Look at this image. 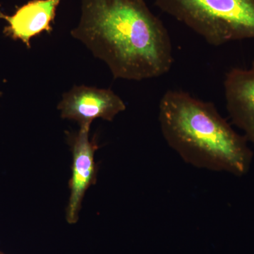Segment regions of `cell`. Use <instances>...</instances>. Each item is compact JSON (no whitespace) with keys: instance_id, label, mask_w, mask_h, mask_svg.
I'll list each match as a JSON object with an SVG mask.
<instances>
[{"instance_id":"cell-8","label":"cell","mask_w":254,"mask_h":254,"mask_svg":"<svg viewBox=\"0 0 254 254\" xmlns=\"http://www.w3.org/2000/svg\"><path fill=\"white\" fill-rule=\"evenodd\" d=\"M1 95H2V93H1V91H0V98H1Z\"/></svg>"},{"instance_id":"cell-9","label":"cell","mask_w":254,"mask_h":254,"mask_svg":"<svg viewBox=\"0 0 254 254\" xmlns=\"http://www.w3.org/2000/svg\"><path fill=\"white\" fill-rule=\"evenodd\" d=\"M0 254H5L4 253H3L2 252H1V250H0Z\"/></svg>"},{"instance_id":"cell-4","label":"cell","mask_w":254,"mask_h":254,"mask_svg":"<svg viewBox=\"0 0 254 254\" xmlns=\"http://www.w3.org/2000/svg\"><path fill=\"white\" fill-rule=\"evenodd\" d=\"M58 109L62 118L73 120L83 126L91 125L96 119L113 121L126 110V105L112 90L82 85L64 93Z\"/></svg>"},{"instance_id":"cell-6","label":"cell","mask_w":254,"mask_h":254,"mask_svg":"<svg viewBox=\"0 0 254 254\" xmlns=\"http://www.w3.org/2000/svg\"><path fill=\"white\" fill-rule=\"evenodd\" d=\"M226 109L235 126L254 145V66L234 68L224 80Z\"/></svg>"},{"instance_id":"cell-7","label":"cell","mask_w":254,"mask_h":254,"mask_svg":"<svg viewBox=\"0 0 254 254\" xmlns=\"http://www.w3.org/2000/svg\"><path fill=\"white\" fill-rule=\"evenodd\" d=\"M62 0H31L18 8L14 14H5L0 9V19L7 22L3 30L4 36L23 42L28 49L31 40L43 32L50 34Z\"/></svg>"},{"instance_id":"cell-1","label":"cell","mask_w":254,"mask_h":254,"mask_svg":"<svg viewBox=\"0 0 254 254\" xmlns=\"http://www.w3.org/2000/svg\"><path fill=\"white\" fill-rule=\"evenodd\" d=\"M71 35L108 65L115 79L158 78L173 66L170 34L145 0H82Z\"/></svg>"},{"instance_id":"cell-5","label":"cell","mask_w":254,"mask_h":254,"mask_svg":"<svg viewBox=\"0 0 254 254\" xmlns=\"http://www.w3.org/2000/svg\"><path fill=\"white\" fill-rule=\"evenodd\" d=\"M91 125L80 126L76 133H67L68 142L72 153L70 195L66 209V221L75 224L79 219L82 202L88 189L96 183L97 165L95 153L98 145L89 138Z\"/></svg>"},{"instance_id":"cell-2","label":"cell","mask_w":254,"mask_h":254,"mask_svg":"<svg viewBox=\"0 0 254 254\" xmlns=\"http://www.w3.org/2000/svg\"><path fill=\"white\" fill-rule=\"evenodd\" d=\"M158 121L164 139L187 164L242 177L254 153L210 102L181 90H168L160 100Z\"/></svg>"},{"instance_id":"cell-3","label":"cell","mask_w":254,"mask_h":254,"mask_svg":"<svg viewBox=\"0 0 254 254\" xmlns=\"http://www.w3.org/2000/svg\"><path fill=\"white\" fill-rule=\"evenodd\" d=\"M155 4L211 46L254 39V0H155Z\"/></svg>"}]
</instances>
